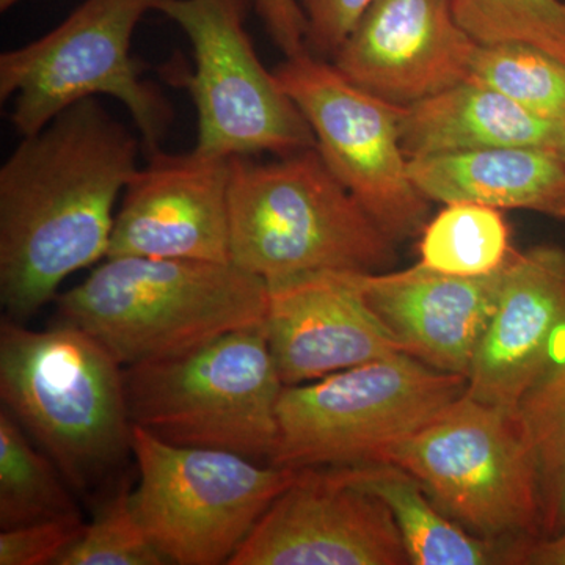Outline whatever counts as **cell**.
<instances>
[{
	"label": "cell",
	"instance_id": "6da1fadb",
	"mask_svg": "<svg viewBox=\"0 0 565 565\" xmlns=\"http://www.w3.org/2000/svg\"><path fill=\"white\" fill-rule=\"evenodd\" d=\"M141 140L96 98L32 136L0 169V302L21 323L70 275L107 258L115 204L139 170Z\"/></svg>",
	"mask_w": 565,
	"mask_h": 565
},
{
	"label": "cell",
	"instance_id": "83f0119b",
	"mask_svg": "<svg viewBox=\"0 0 565 565\" xmlns=\"http://www.w3.org/2000/svg\"><path fill=\"white\" fill-rule=\"evenodd\" d=\"M307 21V51L332 61L374 0H297Z\"/></svg>",
	"mask_w": 565,
	"mask_h": 565
},
{
	"label": "cell",
	"instance_id": "603a6c76",
	"mask_svg": "<svg viewBox=\"0 0 565 565\" xmlns=\"http://www.w3.org/2000/svg\"><path fill=\"white\" fill-rule=\"evenodd\" d=\"M419 236V263L455 277L498 273L515 252L503 212L484 204H445Z\"/></svg>",
	"mask_w": 565,
	"mask_h": 565
},
{
	"label": "cell",
	"instance_id": "8fae6325",
	"mask_svg": "<svg viewBox=\"0 0 565 565\" xmlns=\"http://www.w3.org/2000/svg\"><path fill=\"white\" fill-rule=\"evenodd\" d=\"M310 125L316 150L344 188L396 244L419 236L430 202L411 177L401 143V106L345 79L310 52L274 68Z\"/></svg>",
	"mask_w": 565,
	"mask_h": 565
},
{
	"label": "cell",
	"instance_id": "2e32d148",
	"mask_svg": "<svg viewBox=\"0 0 565 565\" xmlns=\"http://www.w3.org/2000/svg\"><path fill=\"white\" fill-rule=\"evenodd\" d=\"M565 326V248L515 250L505 264L492 319L475 353L465 394L515 415L550 362Z\"/></svg>",
	"mask_w": 565,
	"mask_h": 565
},
{
	"label": "cell",
	"instance_id": "8992f818",
	"mask_svg": "<svg viewBox=\"0 0 565 565\" xmlns=\"http://www.w3.org/2000/svg\"><path fill=\"white\" fill-rule=\"evenodd\" d=\"M465 390V375L435 370L405 352L285 386L269 465L303 470L382 463Z\"/></svg>",
	"mask_w": 565,
	"mask_h": 565
},
{
	"label": "cell",
	"instance_id": "4fadbf2b",
	"mask_svg": "<svg viewBox=\"0 0 565 565\" xmlns=\"http://www.w3.org/2000/svg\"><path fill=\"white\" fill-rule=\"evenodd\" d=\"M232 158L191 152L147 156L126 185L107 258L232 263Z\"/></svg>",
	"mask_w": 565,
	"mask_h": 565
},
{
	"label": "cell",
	"instance_id": "5bb4252c",
	"mask_svg": "<svg viewBox=\"0 0 565 565\" xmlns=\"http://www.w3.org/2000/svg\"><path fill=\"white\" fill-rule=\"evenodd\" d=\"M476 47L451 0H374L330 62L352 84L404 107L468 81Z\"/></svg>",
	"mask_w": 565,
	"mask_h": 565
},
{
	"label": "cell",
	"instance_id": "d6986e66",
	"mask_svg": "<svg viewBox=\"0 0 565 565\" xmlns=\"http://www.w3.org/2000/svg\"><path fill=\"white\" fill-rule=\"evenodd\" d=\"M557 126L473 81L401 107L399 115L401 143L408 161L486 148L552 150Z\"/></svg>",
	"mask_w": 565,
	"mask_h": 565
},
{
	"label": "cell",
	"instance_id": "484cf974",
	"mask_svg": "<svg viewBox=\"0 0 565 565\" xmlns=\"http://www.w3.org/2000/svg\"><path fill=\"white\" fill-rule=\"evenodd\" d=\"M170 564L141 525L126 479L96 505L84 534L57 565H163Z\"/></svg>",
	"mask_w": 565,
	"mask_h": 565
},
{
	"label": "cell",
	"instance_id": "ffe728a7",
	"mask_svg": "<svg viewBox=\"0 0 565 565\" xmlns=\"http://www.w3.org/2000/svg\"><path fill=\"white\" fill-rule=\"evenodd\" d=\"M349 484L384 501L411 565H509L512 542L479 537L434 503L422 482L397 465L332 467Z\"/></svg>",
	"mask_w": 565,
	"mask_h": 565
},
{
	"label": "cell",
	"instance_id": "9c48e42d",
	"mask_svg": "<svg viewBox=\"0 0 565 565\" xmlns=\"http://www.w3.org/2000/svg\"><path fill=\"white\" fill-rule=\"evenodd\" d=\"M384 462L415 476L449 519L479 537H541L537 470L515 415L463 393Z\"/></svg>",
	"mask_w": 565,
	"mask_h": 565
},
{
	"label": "cell",
	"instance_id": "d4e9b609",
	"mask_svg": "<svg viewBox=\"0 0 565 565\" xmlns=\"http://www.w3.org/2000/svg\"><path fill=\"white\" fill-rule=\"evenodd\" d=\"M457 21L478 44H533L565 63L563 0H451Z\"/></svg>",
	"mask_w": 565,
	"mask_h": 565
},
{
	"label": "cell",
	"instance_id": "30bf717a",
	"mask_svg": "<svg viewBox=\"0 0 565 565\" xmlns=\"http://www.w3.org/2000/svg\"><path fill=\"white\" fill-rule=\"evenodd\" d=\"M250 0H156L152 10L191 41L185 77L196 109L195 150L218 158L288 156L316 147L302 111L259 61L247 32Z\"/></svg>",
	"mask_w": 565,
	"mask_h": 565
},
{
	"label": "cell",
	"instance_id": "ac0fdd59",
	"mask_svg": "<svg viewBox=\"0 0 565 565\" xmlns=\"http://www.w3.org/2000/svg\"><path fill=\"white\" fill-rule=\"evenodd\" d=\"M411 177L435 203L530 211L565 222V162L548 148L501 147L412 159Z\"/></svg>",
	"mask_w": 565,
	"mask_h": 565
},
{
	"label": "cell",
	"instance_id": "9a60e30c",
	"mask_svg": "<svg viewBox=\"0 0 565 565\" xmlns=\"http://www.w3.org/2000/svg\"><path fill=\"white\" fill-rule=\"evenodd\" d=\"M266 334L285 386L404 352L349 273L267 281Z\"/></svg>",
	"mask_w": 565,
	"mask_h": 565
},
{
	"label": "cell",
	"instance_id": "4dcf8cb0",
	"mask_svg": "<svg viewBox=\"0 0 565 565\" xmlns=\"http://www.w3.org/2000/svg\"><path fill=\"white\" fill-rule=\"evenodd\" d=\"M552 151H555L565 162V121L557 126L556 139L555 143H553Z\"/></svg>",
	"mask_w": 565,
	"mask_h": 565
},
{
	"label": "cell",
	"instance_id": "277c9868",
	"mask_svg": "<svg viewBox=\"0 0 565 565\" xmlns=\"http://www.w3.org/2000/svg\"><path fill=\"white\" fill-rule=\"evenodd\" d=\"M230 255L266 281L311 273H384L386 236L313 148L256 162L232 158Z\"/></svg>",
	"mask_w": 565,
	"mask_h": 565
},
{
	"label": "cell",
	"instance_id": "cb8c5ba5",
	"mask_svg": "<svg viewBox=\"0 0 565 565\" xmlns=\"http://www.w3.org/2000/svg\"><path fill=\"white\" fill-rule=\"evenodd\" d=\"M468 81L501 93L542 120L565 121V63L533 44H478Z\"/></svg>",
	"mask_w": 565,
	"mask_h": 565
},
{
	"label": "cell",
	"instance_id": "1f68e13d",
	"mask_svg": "<svg viewBox=\"0 0 565 565\" xmlns=\"http://www.w3.org/2000/svg\"><path fill=\"white\" fill-rule=\"evenodd\" d=\"M21 0H0V10L7 11L10 10L11 7L17 6V3H20Z\"/></svg>",
	"mask_w": 565,
	"mask_h": 565
},
{
	"label": "cell",
	"instance_id": "5b68a950",
	"mask_svg": "<svg viewBox=\"0 0 565 565\" xmlns=\"http://www.w3.org/2000/svg\"><path fill=\"white\" fill-rule=\"evenodd\" d=\"M132 426L181 446L262 462L278 440L282 384L266 326L236 330L172 359L125 367Z\"/></svg>",
	"mask_w": 565,
	"mask_h": 565
},
{
	"label": "cell",
	"instance_id": "7c38bea8",
	"mask_svg": "<svg viewBox=\"0 0 565 565\" xmlns=\"http://www.w3.org/2000/svg\"><path fill=\"white\" fill-rule=\"evenodd\" d=\"M392 512L332 467L303 468L230 565H407Z\"/></svg>",
	"mask_w": 565,
	"mask_h": 565
},
{
	"label": "cell",
	"instance_id": "7402d4cb",
	"mask_svg": "<svg viewBox=\"0 0 565 565\" xmlns=\"http://www.w3.org/2000/svg\"><path fill=\"white\" fill-rule=\"evenodd\" d=\"M79 512L57 465L13 415L0 411V527L10 530Z\"/></svg>",
	"mask_w": 565,
	"mask_h": 565
},
{
	"label": "cell",
	"instance_id": "f1b7e54d",
	"mask_svg": "<svg viewBox=\"0 0 565 565\" xmlns=\"http://www.w3.org/2000/svg\"><path fill=\"white\" fill-rule=\"evenodd\" d=\"M256 11L285 57L307 51V21L297 0H255Z\"/></svg>",
	"mask_w": 565,
	"mask_h": 565
},
{
	"label": "cell",
	"instance_id": "44dd1931",
	"mask_svg": "<svg viewBox=\"0 0 565 565\" xmlns=\"http://www.w3.org/2000/svg\"><path fill=\"white\" fill-rule=\"evenodd\" d=\"M537 470L541 539L565 530V326L516 411Z\"/></svg>",
	"mask_w": 565,
	"mask_h": 565
},
{
	"label": "cell",
	"instance_id": "3957f363",
	"mask_svg": "<svg viewBox=\"0 0 565 565\" xmlns=\"http://www.w3.org/2000/svg\"><path fill=\"white\" fill-rule=\"evenodd\" d=\"M0 397L74 493L98 489L132 455L125 367L73 323L36 332L2 318Z\"/></svg>",
	"mask_w": 565,
	"mask_h": 565
},
{
	"label": "cell",
	"instance_id": "7a4b0ae2",
	"mask_svg": "<svg viewBox=\"0 0 565 565\" xmlns=\"http://www.w3.org/2000/svg\"><path fill=\"white\" fill-rule=\"evenodd\" d=\"M269 288L233 263L117 256L55 299L63 322L122 367L172 359L223 334L266 326Z\"/></svg>",
	"mask_w": 565,
	"mask_h": 565
},
{
	"label": "cell",
	"instance_id": "4316f807",
	"mask_svg": "<svg viewBox=\"0 0 565 565\" xmlns=\"http://www.w3.org/2000/svg\"><path fill=\"white\" fill-rule=\"evenodd\" d=\"M79 512L0 531V565H57L84 534Z\"/></svg>",
	"mask_w": 565,
	"mask_h": 565
},
{
	"label": "cell",
	"instance_id": "52a82bcc",
	"mask_svg": "<svg viewBox=\"0 0 565 565\" xmlns=\"http://www.w3.org/2000/svg\"><path fill=\"white\" fill-rule=\"evenodd\" d=\"M156 0H85L54 31L0 55V99L11 122L32 136L82 99L111 96L131 115L150 156L172 121V107L131 54L134 31Z\"/></svg>",
	"mask_w": 565,
	"mask_h": 565
},
{
	"label": "cell",
	"instance_id": "f546056e",
	"mask_svg": "<svg viewBox=\"0 0 565 565\" xmlns=\"http://www.w3.org/2000/svg\"><path fill=\"white\" fill-rule=\"evenodd\" d=\"M511 565H565V530L552 537L514 542L509 548Z\"/></svg>",
	"mask_w": 565,
	"mask_h": 565
},
{
	"label": "cell",
	"instance_id": "ba28073f",
	"mask_svg": "<svg viewBox=\"0 0 565 565\" xmlns=\"http://www.w3.org/2000/svg\"><path fill=\"white\" fill-rule=\"evenodd\" d=\"M131 445L139 467L132 505L170 564H230L300 473L222 449L169 444L139 426Z\"/></svg>",
	"mask_w": 565,
	"mask_h": 565
},
{
	"label": "cell",
	"instance_id": "e0dca14e",
	"mask_svg": "<svg viewBox=\"0 0 565 565\" xmlns=\"http://www.w3.org/2000/svg\"><path fill=\"white\" fill-rule=\"evenodd\" d=\"M504 269L455 277L416 263L404 270L349 277L405 353L467 377L497 308Z\"/></svg>",
	"mask_w": 565,
	"mask_h": 565
}]
</instances>
